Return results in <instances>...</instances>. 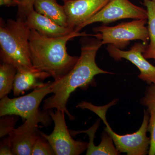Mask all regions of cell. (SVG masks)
<instances>
[{"mask_svg": "<svg viewBox=\"0 0 155 155\" xmlns=\"http://www.w3.org/2000/svg\"><path fill=\"white\" fill-rule=\"evenodd\" d=\"M81 52L76 64L69 72L52 82L54 95L44 101L45 110L56 109L66 113L70 120L75 118L67 110V104L71 94L78 87H85L100 74H113L100 68L96 62L97 52L103 45L101 39L84 36L81 40Z\"/></svg>", "mask_w": 155, "mask_h": 155, "instance_id": "cell-1", "label": "cell"}, {"mask_svg": "<svg viewBox=\"0 0 155 155\" xmlns=\"http://www.w3.org/2000/svg\"><path fill=\"white\" fill-rule=\"evenodd\" d=\"M97 33L88 34L75 31L62 37L50 38L31 28L29 51L33 67L38 70L48 72L54 80H58L72 69L79 58L68 54L67 42L77 37H97Z\"/></svg>", "mask_w": 155, "mask_h": 155, "instance_id": "cell-2", "label": "cell"}, {"mask_svg": "<svg viewBox=\"0 0 155 155\" xmlns=\"http://www.w3.org/2000/svg\"><path fill=\"white\" fill-rule=\"evenodd\" d=\"M30 27L25 20L2 18L0 20V56L3 63L13 65L17 69L34 67L29 51Z\"/></svg>", "mask_w": 155, "mask_h": 155, "instance_id": "cell-3", "label": "cell"}, {"mask_svg": "<svg viewBox=\"0 0 155 155\" xmlns=\"http://www.w3.org/2000/svg\"><path fill=\"white\" fill-rule=\"evenodd\" d=\"M117 100H114L108 104L97 106L91 103L82 101L78 104L77 107L88 109L97 115L103 120L106 127L105 130L112 137L116 149L120 153H126L128 155H145L149 152L150 139L147 133L148 128L150 116L147 110H144V117L140 128L131 134L119 135L112 130L106 119V113L108 108L116 104Z\"/></svg>", "mask_w": 155, "mask_h": 155, "instance_id": "cell-4", "label": "cell"}, {"mask_svg": "<svg viewBox=\"0 0 155 155\" xmlns=\"http://www.w3.org/2000/svg\"><path fill=\"white\" fill-rule=\"evenodd\" d=\"M147 19H135L131 22H122L116 26L103 25L93 30L99 33V38L103 45L110 44L120 49H124L131 41H141L147 45L149 41L148 27L146 26Z\"/></svg>", "mask_w": 155, "mask_h": 155, "instance_id": "cell-5", "label": "cell"}, {"mask_svg": "<svg viewBox=\"0 0 155 155\" xmlns=\"http://www.w3.org/2000/svg\"><path fill=\"white\" fill-rule=\"evenodd\" d=\"M51 81L44 83L34 89L30 93L11 99L6 96L0 101V116L16 115L25 120L41 114L39 106L45 97L51 93Z\"/></svg>", "mask_w": 155, "mask_h": 155, "instance_id": "cell-6", "label": "cell"}, {"mask_svg": "<svg viewBox=\"0 0 155 155\" xmlns=\"http://www.w3.org/2000/svg\"><path fill=\"white\" fill-rule=\"evenodd\" d=\"M65 113L57 110L55 113L50 112L54 127L51 134L48 135L39 131V134L45 139L57 155H78L87 149L88 143L75 140L72 138L65 121Z\"/></svg>", "mask_w": 155, "mask_h": 155, "instance_id": "cell-7", "label": "cell"}, {"mask_svg": "<svg viewBox=\"0 0 155 155\" xmlns=\"http://www.w3.org/2000/svg\"><path fill=\"white\" fill-rule=\"evenodd\" d=\"M146 9L139 7L129 0H110L107 4L93 17L76 29L79 31L84 27L97 22L111 23L125 19H147Z\"/></svg>", "mask_w": 155, "mask_h": 155, "instance_id": "cell-8", "label": "cell"}, {"mask_svg": "<svg viewBox=\"0 0 155 155\" xmlns=\"http://www.w3.org/2000/svg\"><path fill=\"white\" fill-rule=\"evenodd\" d=\"M49 119L46 114L41 113L33 118L26 119L22 125L14 129L8 137L13 154L31 155L34 144L39 137L38 123L47 125Z\"/></svg>", "mask_w": 155, "mask_h": 155, "instance_id": "cell-9", "label": "cell"}, {"mask_svg": "<svg viewBox=\"0 0 155 155\" xmlns=\"http://www.w3.org/2000/svg\"><path fill=\"white\" fill-rule=\"evenodd\" d=\"M147 45L143 43H136L129 51H125L109 44L107 49L115 61L125 59L134 64L140 72L138 75L140 79L149 84H155V67L147 61L143 54Z\"/></svg>", "mask_w": 155, "mask_h": 155, "instance_id": "cell-10", "label": "cell"}, {"mask_svg": "<svg viewBox=\"0 0 155 155\" xmlns=\"http://www.w3.org/2000/svg\"><path fill=\"white\" fill-rule=\"evenodd\" d=\"M110 0H65L64 8L68 28L75 31L78 27L93 17Z\"/></svg>", "mask_w": 155, "mask_h": 155, "instance_id": "cell-11", "label": "cell"}, {"mask_svg": "<svg viewBox=\"0 0 155 155\" xmlns=\"http://www.w3.org/2000/svg\"><path fill=\"white\" fill-rule=\"evenodd\" d=\"M25 22L30 28L35 29L41 34L48 37H62L75 31L68 27L58 25L35 10L28 15Z\"/></svg>", "mask_w": 155, "mask_h": 155, "instance_id": "cell-12", "label": "cell"}, {"mask_svg": "<svg viewBox=\"0 0 155 155\" xmlns=\"http://www.w3.org/2000/svg\"><path fill=\"white\" fill-rule=\"evenodd\" d=\"M51 75L48 72L35 68H22L17 69L14 78L13 91L14 96L23 94L25 91L37 88L43 84L45 79Z\"/></svg>", "mask_w": 155, "mask_h": 155, "instance_id": "cell-13", "label": "cell"}, {"mask_svg": "<svg viewBox=\"0 0 155 155\" xmlns=\"http://www.w3.org/2000/svg\"><path fill=\"white\" fill-rule=\"evenodd\" d=\"M100 120H97L93 126L86 130L77 131L79 133H86L89 136V141L88 143L87 155H117L121 153L115 147L112 137L107 132L102 134L101 141L98 146L95 145L94 140L95 134L98 127L99 126Z\"/></svg>", "mask_w": 155, "mask_h": 155, "instance_id": "cell-14", "label": "cell"}, {"mask_svg": "<svg viewBox=\"0 0 155 155\" xmlns=\"http://www.w3.org/2000/svg\"><path fill=\"white\" fill-rule=\"evenodd\" d=\"M34 7L38 13L48 17L58 25L68 27L64 6L59 5L57 0H35Z\"/></svg>", "mask_w": 155, "mask_h": 155, "instance_id": "cell-15", "label": "cell"}, {"mask_svg": "<svg viewBox=\"0 0 155 155\" xmlns=\"http://www.w3.org/2000/svg\"><path fill=\"white\" fill-rule=\"evenodd\" d=\"M140 103L147 108L150 116L148 131L150 133V143L148 154L155 155V84L147 87Z\"/></svg>", "mask_w": 155, "mask_h": 155, "instance_id": "cell-16", "label": "cell"}, {"mask_svg": "<svg viewBox=\"0 0 155 155\" xmlns=\"http://www.w3.org/2000/svg\"><path fill=\"white\" fill-rule=\"evenodd\" d=\"M143 1L147 13V27L150 42L147 45L143 54L146 59H153L155 61V3L152 0Z\"/></svg>", "mask_w": 155, "mask_h": 155, "instance_id": "cell-17", "label": "cell"}, {"mask_svg": "<svg viewBox=\"0 0 155 155\" xmlns=\"http://www.w3.org/2000/svg\"><path fill=\"white\" fill-rule=\"evenodd\" d=\"M17 68L13 65L3 63L0 66V98L8 95L13 90Z\"/></svg>", "mask_w": 155, "mask_h": 155, "instance_id": "cell-18", "label": "cell"}, {"mask_svg": "<svg viewBox=\"0 0 155 155\" xmlns=\"http://www.w3.org/2000/svg\"><path fill=\"white\" fill-rule=\"evenodd\" d=\"M31 155H53L55 154L49 143L43 137L39 136L34 144Z\"/></svg>", "mask_w": 155, "mask_h": 155, "instance_id": "cell-19", "label": "cell"}, {"mask_svg": "<svg viewBox=\"0 0 155 155\" xmlns=\"http://www.w3.org/2000/svg\"><path fill=\"white\" fill-rule=\"evenodd\" d=\"M16 115H7L2 116L0 120V137L10 134L14 130V126L18 120Z\"/></svg>", "mask_w": 155, "mask_h": 155, "instance_id": "cell-20", "label": "cell"}, {"mask_svg": "<svg viewBox=\"0 0 155 155\" xmlns=\"http://www.w3.org/2000/svg\"><path fill=\"white\" fill-rule=\"evenodd\" d=\"M35 0H18L19 4L17 12V17L26 20L28 15L34 10V4ZM64 2L65 0H62Z\"/></svg>", "mask_w": 155, "mask_h": 155, "instance_id": "cell-21", "label": "cell"}, {"mask_svg": "<svg viewBox=\"0 0 155 155\" xmlns=\"http://www.w3.org/2000/svg\"><path fill=\"white\" fill-rule=\"evenodd\" d=\"M0 155H12L13 154L10 142L8 138L5 139L1 144Z\"/></svg>", "mask_w": 155, "mask_h": 155, "instance_id": "cell-22", "label": "cell"}, {"mask_svg": "<svg viewBox=\"0 0 155 155\" xmlns=\"http://www.w3.org/2000/svg\"><path fill=\"white\" fill-rule=\"evenodd\" d=\"M18 4H19L18 0H0L1 6L15 7V6H18Z\"/></svg>", "mask_w": 155, "mask_h": 155, "instance_id": "cell-23", "label": "cell"}, {"mask_svg": "<svg viewBox=\"0 0 155 155\" xmlns=\"http://www.w3.org/2000/svg\"><path fill=\"white\" fill-rule=\"evenodd\" d=\"M152 1H153V2H154L155 3V0H152Z\"/></svg>", "mask_w": 155, "mask_h": 155, "instance_id": "cell-24", "label": "cell"}]
</instances>
